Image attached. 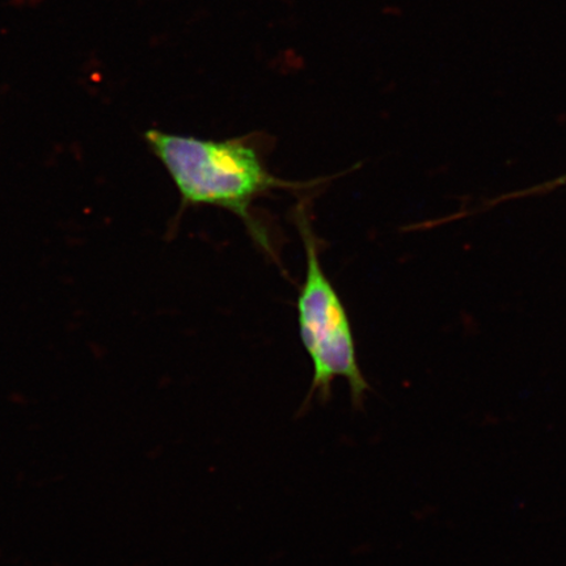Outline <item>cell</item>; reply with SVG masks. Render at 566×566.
<instances>
[{"instance_id":"cell-1","label":"cell","mask_w":566,"mask_h":566,"mask_svg":"<svg viewBox=\"0 0 566 566\" xmlns=\"http://www.w3.org/2000/svg\"><path fill=\"white\" fill-rule=\"evenodd\" d=\"M145 140L171 176L182 207L210 205L229 210L243 219L264 247L251 217L252 202L274 189L304 186L269 172L256 148L243 139L212 140L148 130Z\"/></svg>"},{"instance_id":"cell-2","label":"cell","mask_w":566,"mask_h":566,"mask_svg":"<svg viewBox=\"0 0 566 566\" xmlns=\"http://www.w3.org/2000/svg\"><path fill=\"white\" fill-rule=\"evenodd\" d=\"M296 223L307 261L306 279L296 301V311L302 344L314 370L306 405L314 399L323 405L327 402L332 398L334 381L344 379L348 384L354 408H364L370 385L360 370L348 313L337 290L323 271L306 212L298 210Z\"/></svg>"}]
</instances>
